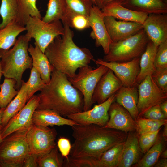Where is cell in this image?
<instances>
[{"label":"cell","instance_id":"cell-1","mask_svg":"<svg viewBox=\"0 0 167 167\" xmlns=\"http://www.w3.org/2000/svg\"><path fill=\"white\" fill-rule=\"evenodd\" d=\"M75 139L69 157L97 159L115 145L124 142L127 134L116 129L92 124L71 126Z\"/></svg>","mask_w":167,"mask_h":167},{"label":"cell","instance_id":"cell-2","mask_svg":"<svg viewBox=\"0 0 167 167\" xmlns=\"http://www.w3.org/2000/svg\"><path fill=\"white\" fill-rule=\"evenodd\" d=\"M37 95L39 102L36 109L53 110L67 117L83 111L82 93L71 84L64 74L54 69L49 82Z\"/></svg>","mask_w":167,"mask_h":167},{"label":"cell","instance_id":"cell-3","mask_svg":"<svg viewBox=\"0 0 167 167\" xmlns=\"http://www.w3.org/2000/svg\"><path fill=\"white\" fill-rule=\"evenodd\" d=\"M63 24V35L54 39L45 49V54L54 69L72 78L78 69L88 65L95 59L88 49L75 44L73 32L67 25Z\"/></svg>","mask_w":167,"mask_h":167},{"label":"cell","instance_id":"cell-4","mask_svg":"<svg viewBox=\"0 0 167 167\" xmlns=\"http://www.w3.org/2000/svg\"><path fill=\"white\" fill-rule=\"evenodd\" d=\"M30 41L25 35H21L12 48L0 49L2 74L5 78L15 79L18 89L21 85L23 73L26 69L32 67V58L28 51Z\"/></svg>","mask_w":167,"mask_h":167},{"label":"cell","instance_id":"cell-5","mask_svg":"<svg viewBox=\"0 0 167 167\" xmlns=\"http://www.w3.org/2000/svg\"><path fill=\"white\" fill-rule=\"evenodd\" d=\"M149 39L143 29L122 40L113 42L109 53L102 59L106 62H122L140 57Z\"/></svg>","mask_w":167,"mask_h":167},{"label":"cell","instance_id":"cell-6","mask_svg":"<svg viewBox=\"0 0 167 167\" xmlns=\"http://www.w3.org/2000/svg\"><path fill=\"white\" fill-rule=\"evenodd\" d=\"M28 129L15 131L3 139L0 144V167H23L29 154L26 136Z\"/></svg>","mask_w":167,"mask_h":167},{"label":"cell","instance_id":"cell-7","mask_svg":"<svg viewBox=\"0 0 167 167\" xmlns=\"http://www.w3.org/2000/svg\"><path fill=\"white\" fill-rule=\"evenodd\" d=\"M25 26L27 31L25 36L30 41L34 38L44 53L46 48L56 37L64 33V26L60 20L47 23L38 17L30 16Z\"/></svg>","mask_w":167,"mask_h":167},{"label":"cell","instance_id":"cell-8","mask_svg":"<svg viewBox=\"0 0 167 167\" xmlns=\"http://www.w3.org/2000/svg\"><path fill=\"white\" fill-rule=\"evenodd\" d=\"M108 69L102 65H100L95 69L88 65L79 68L78 73L73 78H68L72 85L83 95V111L91 109L93 104L92 96L96 86L101 78Z\"/></svg>","mask_w":167,"mask_h":167},{"label":"cell","instance_id":"cell-9","mask_svg":"<svg viewBox=\"0 0 167 167\" xmlns=\"http://www.w3.org/2000/svg\"><path fill=\"white\" fill-rule=\"evenodd\" d=\"M57 135L54 128L33 124L26 135L29 154L38 156L50 152L57 145L55 142Z\"/></svg>","mask_w":167,"mask_h":167},{"label":"cell","instance_id":"cell-10","mask_svg":"<svg viewBox=\"0 0 167 167\" xmlns=\"http://www.w3.org/2000/svg\"><path fill=\"white\" fill-rule=\"evenodd\" d=\"M138 86L137 108L139 117L151 107L160 105L167 100V93L163 92L157 85L152 76L148 75Z\"/></svg>","mask_w":167,"mask_h":167},{"label":"cell","instance_id":"cell-11","mask_svg":"<svg viewBox=\"0 0 167 167\" xmlns=\"http://www.w3.org/2000/svg\"><path fill=\"white\" fill-rule=\"evenodd\" d=\"M140 57L126 62H106L101 58L94 62L97 65L105 66L112 70L123 86L131 87L138 86L136 79L140 71Z\"/></svg>","mask_w":167,"mask_h":167},{"label":"cell","instance_id":"cell-12","mask_svg":"<svg viewBox=\"0 0 167 167\" xmlns=\"http://www.w3.org/2000/svg\"><path fill=\"white\" fill-rule=\"evenodd\" d=\"M115 98L114 94L104 102L95 105L92 109L71 114L67 117L79 124H93L104 127L109 120V109Z\"/></svg>","mask_w":167,"mask_h":167},{"label":"cell","instance_id":"cell-13","mask_svg":"<svg viewBox=\"0 0 167 167\" xmlns=\"http://www.w3.org/2000/svg\"><path fill=\"white\" fill-rule=\"evenodd\" d=\"M39 102L38 96L33 95L24 108L11 118L3 127L2 137L3 139L13 133L28 129L32 125V117Z\"/></svg>","mask_w":167,"mask_h":167},{"label":"cell","instance_id":"cell-14","mask_svg":"<svg viewBox=\"0 0 167 167\" xmlns=\"http://www.w3.org/2000/svg\"><path fill=\"white\" fill-rule=\"evenodd\" d=\"M104 17L101 10L94 5L88 16L90 26L92 29L90 36L95 40L96 47H102L106 55L109 53L110 46L113 42L107 31Z\"/></svg>","mask_w":167,"mask_h":167},{"label":"cell","instance_id":"cell-15","mask_svg":"<svg viewBox=\"0 0 167 167\" xmlns=\"http://www.w3.org/2000/svg\"><path fill=\"white\" fill-rule=\"evenodd\" d=\"M109 114V120L104 127L120 130L126 134L136 131V122L125 109L116 102L111 104Z\"/></svg>","mask_w":167,"mask_h":167},{"label":"cell","instance_id":"cell-16","mask_svg":"<svg viewBox=\"0 0 167 167\" xmlns=\"http://www.w3.org/2000/svg\"><path fill=\"white\" fill-rule=\"evenodd\" d=\"M142 24L149 40L156 46L167 41V14H148Z\"/></svg>","mask_w":167,"mask_h":167},{"label":"cell","instance_id":"cell-17","mask_svg":"<svg viewBox=\"0 0 167 167\" xmlns=\"http://www.w3.org/2000/svg\"><path fill=\"white\" fill-rule=\"evenodd\" d=\"M105 24L113 42L126 39L143 29L142 24L117 20L111 16L104 17Z\"/></svg>","mask_w":167,"mask_h":167},{"label":"cell","instance_id":"cell-18","mask_svg":"<svg viewBox=\"0 0 167 167\" xmlns=\"http://www.w3.org/2000/svg\"><path fill=\"white\" fill-rule=\"evenodd\" d=\"M124 142L108 150L97 159L74 158L71 161L73 167H117Z\"/></svg>","mask_w":167,"mask_h":167},{"label":"cell","instance_id":"cell-19","mask_svg":"<svg viewBox=\"0 0 167 167\" xmlns=\"http://www.w3.org/2000/svg\"><path fill=\"white\" fill-rule=\"evenodd\" d=\"M122 83L113 71L109 68L101 76L94 91L92 98L93 103L97 104L106 101L122 86Z\"/></svg>","mask_w":167,"mask_h":167},{"label":"cell","instance_id":"cell-20","mask_svg":"<svg viewBox=\"0 0 167 167\" xmlns=\"http://www.w3.org/2000/svg\"><path fill=\"white\" fill-rule=\"evenodd\" d=\"M139 136L136 131L127 134L119 156L117 167H130L140 160L142 152L139 143Z\"/></svg>","mask_w":167,"mask_h":167},{"label":"cell","instance_id":"cell-21","mask_svg":"<svg viewBox=\"0 0 167 167\" xmlns=\"http://www.w3.org/2000/svg\"><path fill=\"white\" fill-rule=\"evenodd\" d=\"M104 16H111L118 20L143 24L148 14L133 11L121 4L112 3L101 10Z\"/></svg>","mask_w":167,"mask_h":167},{"label":"cell","instance_id":"cell-22","mask_svg":"<svg viewBox=\"0 0 167 167\" xmlns=\"http://www.w3.org/2000/svg\"><path fill=\"white\" fill-rule=\"evenodd\" d=\"M33 124L41 126L68 125L70 126L78 124L70 119L62 117L57 112L47 109H36L32 117Z\"/></svg>","mask_w":167,"mask_h":167},{"label":"cell","instance_id":"cell-23","mask_svg":"<svg viewBox=\"0 0 167 167\" xmlns=\"http://www.w3.org/2000/svg\"><path fill=\"white\" fill-rule=\"evenodd\" d=\"M116 102L125 109L136 121L139 117L137 108L138 99L137 86H122L115 94Z\"/></svg>","mask_w":167,"mask_h":167},{"label":"cell","instance_id":"cell-24","mask_svg":"<svg viewBox=\"0 0 167 167\" xmlns=\"http://www.w3.org/2000/svg\"><path fill=\"white\" fill-rule=\"evenodd\" d=\"M35 46L30 45L28 51L32 58V66L40 73L41 78L45 84L50 81L51 75L54 68L47 57L35 42Z\"/></svg>","mask_w":167,"mask_h":167},{"label":"cell","instance_id":"cell-25","mask_svg":"<svg viewBox=\"0 0 167 167\" xmlns=\"http://www.w3.org/2000/svg\"><path fill=\"white\" fill-rule=\"evenodd\" d=\"M121 4L133 11L148 14L167 13V3L162 0H125Z\"/></svg>","mask_w":167,"mask_h":167},{"label":"cell","instance_id":"cell-26","mask_svg":"<svg viewBox=\"0 0 167 167\" xmlns=\"http://www.w3.org/2000/svg\"><path fill=\"white\" fill-rule=\"evenodd\" d=\"M158 47L149 40L145 50L140 57V71L136 79L138 85L147 76H152L156 70L154 61Z\"/></svg>","mask_w":167,"mask_h":167},{"label":"cell","instance_id":"cell-27","mask_svg":"<svg viewBox=\"0 0 167 167\" xmlns=\"http://www.w3.org/2000/svg\"><path fill=\"white\" fill-rule=\"evenodd\" d=\"M28 84L22 80L20 88L13 100L8 105L4 111L2 125L4 127L10 119L25 106L27 101Z\"/></svg>","mask_w":167,"mask_h":167},{"label":"cell","instance_id":"cell-28","mask_svg":"<svg viewBox=\"0 0 167 167\" xmlns=\"http://www.w3.org/2000/svg\"><path fill=\"white\" fill-rule=\"evenodd\" d=\"M25 30V26L20 25L16 21L10 22L0 29V49H9L15 44L18 36Z\"/></svg>","mask_w":167,"mask_h":167},{"label":"cell","instance_id":"cell-29","mask_svg":"<svg viewBox=\"0 0 167 167\" xmlns=\"http://www.w3.org/2000/svg\"><path fill=\"white\" fill-rule=\"evenodd\" d=\"M18 15L17 22L24 26L30 16L41 18L40 12L36 6V0H17Z\"/></svg>","mask_w":167,"mask_h":167},{"label":"cell","instance_id":"cell-30","mask_svg":"<svg viewBox=\"0 0 167 167\" xmlns=\"http://www.w3.org/2000/svg\"><path fill=\"white\" fill-rule=\"evenodd\" d=\"M163 141L158 136L154 144L145 153L144 156L137 163L133 165L135 167H151L158 160L163 151Z\"/></svg>","mask_w":167,"mask_h":167},{"label":"cell","instance_id":"cell-31","mask_svg":"<svg viewBox=\"0 0 167 167\" xmlns=\"http://www.w3.org/2000/svg\"><path fill=\"white\" fill-rule=\"evenodd\" d=\"M1 0L0 15L2 21L0 24V29L4 28L10 22H17L18 15L17 0Z\"/></svg>","mask_w":167,"mask_h":167},{"label":"cell","instance_id":"cell-32","mask_svg":"<svg viewBox=\"0 0 167 167\" xmlns=\"http://www.w3.org/2000/svg\"><path fill=\"white\" fill-rule=\"evenodd\" d=\"M88 16L76 13L67 7L61 20L70 28L81 30L90 27Z\"/></svg>","mask_w":167,"mask_h":167},{"label":"cell","instance_id":"cell-33","mask_svg":"<svg viewBox=\"0 0 167 167\" xmlns=\"http://www.w3.org/2000/svg\"><path fill=\"white\" fill-rule=\"evenodd\" d=\"M47 9L42 20L46 22L61 19L67 7L66 0H49Z\"/></svg>","mask_w":167,"mask_h":167},{"label":"cell","instance_id":"cell-34","mask_svg":"<svg viewBox=\"0 0 167 167\" xmlns=\"http://www.w3.org/2000/svg\"><path fill=\"white\" fill-rule=\"evenodd\" d=\"M16 82L13 79L5 78L0 84V108H5L17 94L19 91L15 88Z\"/></svg>","mask_w":167,"mask_h":167},{"label":"cell","instance_id":"cell-35","mask_svg":"<svg viewBox=\"0 0 167 167\" xmlns=\"http://www.w3.org/2000/svg\"><path fill=\"white\" fill-rule=\"evenodd\" d=\"M37 162L39 167H61L64 161L59 156L56 145L48 153L38 156Z\"/></svg>","mask_w":167,"mask_h":167},{"label":"cell","instance_id":"cell-36","mask_svg":"<svg viewBox=\"0 0 167 167\" xmlns=\"http://www.w3.org/2000/svg\"><path fill=\"white\" fill-rule=\"evenodd\" d=\"M136 122L137 126L136 131L140 135L158 130L162 126L167 123V120H155L139 117Z\"/></svg>","mask_w":167,"mask_h":167},{"label":"cell","instance_id":"cell-37","mask_svg":"<svg viewBox=\"0 0 167 167\" xmlns=\"http://www.w3.org/2000/svg\"><path fill=\"white\" fill-rule=\"evenodd\" d=\"M29 79L27 82V101L38 91H41L46 84L42 79L37 70L32 66L31 69Z\"/></svg>","mask_w":167,"mask_h":167},{"label":"cell","instance_id":"cell-38","mask_svg":"<svg viewBox=\"0 0 167 167\" xmlns=\"http://www.w3.org/2000/svg\"><path fill=\"white\" fill-rule=\"evenodd\" d=\"M67 7L73 11L89 16L93 6L92 0H66Z\"/></svg>","mask_w":167,"mask_h":167},{"label":"cell","instance_id":"cell-39","mask_svg":"<svg viewBox=\"0 0 167 167\" xmlns=\"http://www.w3.org/2000/svg\"><path fill=\"white\" fill-rule=\"evenodd\" d=\"M139 135V141L142 152L145 153L155 143L161 130Z\"/></svg>","mask_w":167,"mask_h":167},{"label":"cell","instance_id":"cell-40","mask_svg":"<svg viewBox=\"0 0 167 167\" xmlns=\"http://www.w3.org/2000/svg\"><path fill=\"white\" fill-rule=\"evenodd\" d=\"M154 65L157 69L167 68V41L158 46L155 58Z\"/></svg>","mask_w":167,"mask_h":167},{"label":"cell","instance_id":"cell-41","mask_svg":"<svg viewBox=\"0 0 167 167\" xmlns=\"http://www.w3.org/2000/svg\"><path fill=\"white\" fill-rule=\"evenodd\" d=\"M152 76L159 88L167 93V68L156 69Z\"/></svg>","mask_w":167,"mask_h":167},{"label":"cell","instance_id":"cell-42","mask_svg":"<svg viewBox=\"0 0 167 167\" xmlns=\"http://www.w3.org/2000/svg\"><path fill=\"white\" fill-rule=\"evenodd\" d=\"M143 118L155 120L167 119L162 111L160 105H157L150 108L146 111L143 116Z\"/></svg>","mask_w":167,"mask_h":167},{"label":"cell","instance_id":"cell-43","mask_svg":"<svg viewBox=\"0 0 167 167\" xmlns=\"http://www.w3.org/2000/svg\"><path fill=\"white\" fill-rule=\"evenodd\" d=\"M57 146L62 156L64 158H67L71 148V145L69 140L64 137H61L57 141Z\"/></svg>","mask_w":167,"mask_h":167},{"label":"cell","instance_id":"cell-44","mask_svg":"<svg viewBox=\"0 0 167 167\" xmlns=\"http://www.w3.org/2000/svg\"><path fill=\"white\" fill-rule=\"evenodd\" d=\"M37 157L38 156L36 155L29 154L25 159L23 167H38V164L37 162Z\"/></svg>","mask_w":167,"mask_h":167},{"label":"cell","instance_id":"cell-45","mask_svg":"<svg viewBox=\"0 0 167 167\" xmlns=\"http://www.w3.org/2000/svg\"><path fill=\"white\" fill-rule=\"evenodd\" d=\"M125 0H95V5L101 10L105 6L112 3L121 4Z\"/></svg>","mask_w":167,"mask_h":167},{"label":"cell","instance_id":"cell-46","mask_svg":"<svg viewBox=\"0 0 167 167\" xmlns=\"http://www.w3.org/2000/svg\"><path fill=\"white\" fill-rule=\"evenodd\" d=\"M155 167H167V158H163L159 161H158L154 165Z\"/></svg>","mask_w":167,"mask_h":167},{"label":"cell","instance_id":"cell-47","mask_svg":"<svg viewBox=\"0 0 167 167\" xmlns=\"http://www.w3.org/2000/svg\"><path fill=\"white\" fill-rule=\"evenodd\" d=\"M161 109L166 117L167 118V100L162 102L160 105Z\"/></svg>","mask_w":167,"mask_h":167},{"label":"cell","instance_id":"cell-48","mask_svg":"<svg viewBox=\"0 0 167 167\" xmlns=\"http://www.w3.org/2000/svg\"><path fill=\"white\" fill-rule=\"evenodd\" d=\"M164 127L162 133L163 139L165 141L167 140V123L165 124L164 125Z\"/></svg>","mask_w":167,"mask_h":167},{"label":"cell","instance_id":"cell-49","mask_svg":"<svg viewBox=\"0 0 167 167\" xmlns=\"http://www.w3.org/2000/svg\"><path fill=\"white\" fill-rule=\"evenodd\" d=\"M5 109L4 108H0V127H3L2 125V121L3 113Z\"/></svg>","mask_w":167,"mask_h":167},{"label":"cell","instance_id":"cell-50","mask_svg":"<svg viewBox=\"0 0 167 167\" xmlns=\"http://www.w3.org/2000/svg\"><path fill=\"white\" fill-rule=\"evenodd\" d=\"M163 158H167V149L163 151L160 155Z\"/></svg>","mask_w":167,"mask_h":167},{"label":"cell","instance_id":"cell-51","mask_svg":"<svg viewBox=\"0 0 167 167\" xmlns=\"http://www.w3.org/2000/svg\"><path fill=\"white\" fill-rule=\"evenodd\" d=\"M3 128V127H0V144L3 139L2 137V132Z\"/></svg>","mask_w":167,"mask_h":167},{"label":"cell","instance_id":"cell-52","mask_svg":"<svg viewBox=\"0 0 167 167\" xmlns=\"http://www.w3.org/2000/svg\"><path fill=\"white\" fill-rule=\"evenodd\" d=\"M3 75L2 71V68L1 66V59H0V81L2 77V76Z\"/></svg>","mask_w":167,"mask_h":167},{"label":"cell","instance_id":"cell-53","mask_svg":"<svg viewBox=\"0 0 167 167\" xmlns=\"http://www.w3.org/2000/svg\"><path fill=\"white\" fill-rule=\"evenodd\" d=\"M92 0L94 4L95 5V0Z\"/></svg>","mask_w":167,"mask_h":167}]
</instances>
